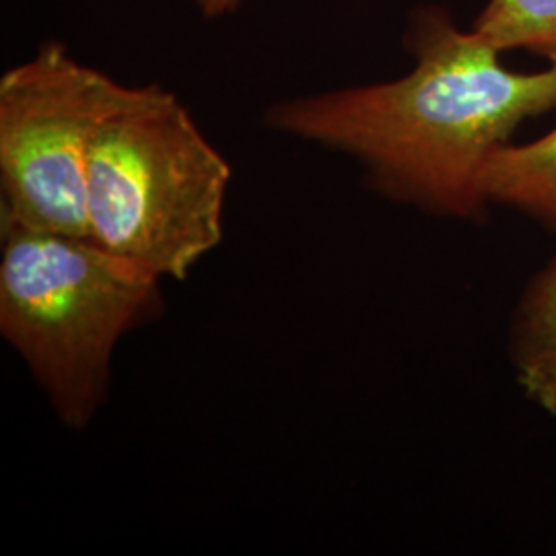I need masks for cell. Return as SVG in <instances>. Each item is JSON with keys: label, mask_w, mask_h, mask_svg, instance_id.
I'll return each mask as SVG.
<instances>
[{"label": "cell", "mask_w": 556, "mask_h": 556, "mask_svg": "<svg viewBox=\"0 0 556 556\" xmlns=\"http://www.w3.org/2000/svg\"><path fill=\"white\" fill-rule=\"evenodd\" d=\"M491 208L516 211L556 236V128L542 139L498 147L482 174Z\"/></svg>", "instance_id": "cell-6"}, {"label": "cell", "mask_w": 556, "mask_h": 556, "mask_svg": "<svg viewBox=\"0 0 556 556\" xmlns=\"http://www.w3.org/2000/svg\"><path fill=\"white\" fill-rule=\"evenodd\" d=\"M114 79L48 41L0 79V229L89 238L87 153Z\"/></svg>", "instance_id": "cell-4"}, {"label": "cell", "mask_w": 556, "mask_h": 556, "mask_svg": "<svg viewBox=\"0 0 556 556\" xmlns=\"http://www.w3.org/2000/svg\"><path fill=\"white\" fill-rule=\"evenodd\" d=\"M0 239V334L83 431L110 396L119 340L161 318L163 278L89 238L4 227Z\"/></svg>", "instance_id": "cell-3"}, {"label": "cell", "mask_w": 556, "mask_h": 556, "mask_svg": "<svg viewBox=\"0 0 556 556\" xmlns=\"http://www.w3.org/2000/svg\"><path fill=\"white\" fill-rule=\"evenodd\" d=\"M507 346L523 396L556 418V258L526 282L511 314Z\"/></svg>", "instance_id": "cell-5"}, {"label": "cell", "mask_w": 556, "mask_h": 556, "mask_svg": "<svg viewBox=\"0 0 556 556\" xmlns=\"http://www.w3.org/2000/svg\"><path fill=\"white\" fill-rule=\"evenodd\" d=\"M402 79L273 103L268 128L361 163L379 197L438 219L480 223L482 174L528 119L556 110V64L514 73L445 9L418 11L404 38Z\"/></svg>", "instance_id": "cell-1"}, {"label": "cell", "mask_w": 556, "mask_h": 556, "mask_svg": "<svg viewBox=\"0 0 556 556\" xmlns=\"http://www.w3.org/2000/svg\"><path fill=\"white\" fill-rule=\"evenodd\" d=\"M472 31L498 54L526 50L556 64V0H489Z\"/></svg>", "instance_id": "cell-7"}, {"label": "cell", "mask_w": 556, "mask_h": 556, "mask_svg": "<svg viewBox=\"0 0 556 556\" xmlns=\"http://www.w3.org/2000/svg\"><path fill=\"white\" fill-rule=\"evenodd\" d=\"M231 165L160 83L114 80L87 153V233L184 280L223 241Z\"/></svg>", "instance_id": "cell-2"}, {"label": "cell", "mask_w": 556, "mask_h": 556, "mask_svg": "<svg viewBox=\"0 0 556 556\" xmlns=\"http://www.w3.org/2000/svg\"><path fill=\"white\" fill-rule=\"evenodd\" d=\"M202 17L206 20H219L236 13L241 0H197Z\"/></svg>", "instance_id": "cell-8"}]
</instances>
